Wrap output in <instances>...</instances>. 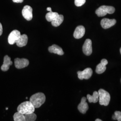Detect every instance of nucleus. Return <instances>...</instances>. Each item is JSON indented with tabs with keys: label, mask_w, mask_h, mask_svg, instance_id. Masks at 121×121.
Returning <instances> with one entry per match:
<instances>
[{
	"label": "nucleus",
	"mask_w": 121,
	"mask_h": 121,
	"mask_svg": "<svg viewBox=\"0 0 121 121\" xmlns=\"http://www.w3.org/2000/svg\"><path fill=\"white\" fill-rule=\"evenodd\" d=\"M45 95L43 93L38 92L30 97V101L35 108H39L45 102Z\"/></svg>",
	"instance_id": "f257e3e1"
},
{
	"label": "nucleus",
	"mask_w": 121,
	"mask_h": 121,
	"mask_svg": "<svg viewBox=\"0 0 121 121\" xmlns=\"http://www.w3.org/2000/svg\"><path fill=\"white\" fill-rule=\"evenodd\" d=\"M35 108L30 101H26L20 104L17 107V112L23 114L34 112Z\"/></svg>",
	"instance_id": "f03ea898"
},
{
	"label": "nucleus",
	"mask_w": 121,
	"mask_h": 121,
	"mask_svg": "<svg viewBox=\"0 0 121 121\" xmlns=\"http://www.w3.org/2000/svg\"><path fill=\"white\" fill-rule=\"evenodd\" d=\"M99 102L101 105H108L110 100V95L108 91L103 89H100L98 91Z\"/></svg>",
	"instance_id": "7ed1b4c3"
},
{
	"label": "nucleus",
	"mask_w": 121,
	"mask_h": 121,
	"mask_svg": "<svg viewBox=\"0 0 121 121\" xmlns=\"http://www.w3.org/2000/svg\"><path fill=\"white\" fill-rule=\"evenodd\" d=\"M115 8L111 6L102 5L95 10V13L99 17H103L107 13L112 14L115 12Z\"/></svg>",
	"instance_id": "20e7f679"
},
{
	"label": "nucleus",
	"mask_w": 121,
	"mask_h": 121,
	"mask_svg": "<svg viewBox=\"0 0 121 121\" xmlns=\"http://www.w3.org/2000/svg\"><path fill=\"white\" fill-rule=\"evenodd\" d=\"M93 73L92 69L90 68H87L83 71H78L77 72L78 78L80 80L83 79H88L91 78Z\"/></svg>",
	"instance_id": "39448f33"
},
{
	"label": "nucleus",
	"mask_w": 121,
	"mask_h": 121,
	"mask_svg": "<svg viewBox=\"0 0 121 121\" xmlns=\"http://www.w3.org/2000/svg\"><path fill=\"white\" fill-rule=\"evenodd\" d=\"M82 51L86 56H90L92 52V42L90 39H86L82 46Z\"/></svg>",
	"instance_id": "423d86ee"
},
{
	"label": "nucleus",
	"mask_w": 121,
	"mask_h": 121,
	"mask_svg": "<svg viewBox=\"0 0 121 121\" xmlns=\"http://www.w3.org/2000/svg\"><path fill=\"white\" fill-rule=\"evenodd\" d=\"M32 8L29 5H25L22 10L23 17L27 21H30L33 17Z\"/></svg>",
	"instance_id": "0eeeda50"
},
{
	"label": "nucleus",
	"mask_w": 121,
	"mask_h": 121,
	"mask_svg": "<svg viewBox=\"0 0 121 121\" xmlns=\"http://www.w3.org/2000/svg\"><path fill=\"white\" fill-rule=\"evenodd\" d=\"M29 64V61L25 58L20 59L19 58H15L14 60L15 66L16 68L20 69L27 67Z\"/></svg>",
	"instance_id": "6e6552de"
},
{
	"label": "nucleus",
	"mask_w": 121,
	"mask_h": 121,
	"mask_svg": "<svg viewBox=\"0 0 121 121\" xmlns=\"http://www.w3.org/2000/svg\"><path fill=\"white\" fill-rule=\"evenodd\" d=\"M21 33L19 31L17 30H13L9 35L8 40L9 44H13L16 43L17 39L21 35Z\"/></svg>",
	"instance_id": "1a4fd4ad"
},
{
	"label": "nucleus",
	"mask_w": 121,
	"mask_h": 121,
	"mask_svg": "<svg viewBox=\"0 0 121 121\" xmlns=\"http://www.w3.org/2000/svg\"><path fill=\"white\" fill-rule=\"evenodd\" d=\"M116 23V20L114 19H110L108 18H103L100 22L101 26L104 29H108L114 26Z\"/></svg>",
	"instance_id": "9d476101"
},
{
	"label": "nucleus",
	"mask_w": 121,
	"mask_h": 121,
	"mask_svg": "<svg viewBox=\"0 0 121 121\" xmlns=\"http://www.w3.org/2000/svg\"><path fill=\"white\" fill-rule=\"evenodd\" d=\"M85 33V29L83 26H78L76 28L73 33V37L75 39H79L82 38Z\"/></svg>",
	"instance_id": "9b49d317"
},
{
	"label": "nucleus",
	"mask_w": 121,
	"mask_h": 121,
	"mask_svg": "<svg viewBox=\"0 0 121 121\" xmlns=\"http://www.w3.org/2000/svg\"><path fill=\"white\" fill-rule=\"evenodd\" d=\"M108 60L105 59H103L101 60L100 63L96 66L95 72L96 73L98 74L104 73L106 69V65L108 64Z\"/></svg>",
	"instance_id": "f8f14e48"
},
{
	"label": "nucleus",
	"mask_w": 121,
	"mask_h": 121,
	"mask_svg": "<svg viewBox=\"0 0 121 121\" xmlns=\"http://www.w3.org/2000/svg\"><path fill=\"white\" fill-rule=\"evenodd\" d=\"M86 98L83 97L80 103L78 105V110L80 112L83 114L86 113L87 110L88 109V105L86 102Z\"/></svg>",
	"instance_id": "ddd939ff"
},
{
	"label": "nucleus",
	"mask_w": 121,
	"mask_h": 121,
	"mask_svg": "<svg viewBox=\"0 0 121 121\" xmlns=\"http://www.w3.org/2000/svg\"><path fill=\"white\" fill-rule=\"evenodd\" d=\"M12 64L13 62L11 60L10 57L5 55L4 58V62L1 67V69L3 71H6L9 69L10 65H11Z\"/></svg>",
	"instance_id": "4468645a"
},
{
	"label": "nucleus",
	"mask_w": 121,
	"mask_h": 121,
	"mask_svg": "<svg viewBox=\"0 0 121 121\" xmlns=\"http://www.w3.org/2000/svg\"><path fill=\"white\" fill-rule=\"evenodd\" d=\"M48 51L51 53L57 54L59 55H63L64 53L62 49L56 44H53L48 48Z\"/></svg>",
	"instance_id": "2eb2a0df"
},
{
	"label": "nucleus",
	"mask_w": 121,
	"mask_h": 121,
	"mask_svg": "<svg viewBox=\"0 0 121 121\" xmlns=\"http://www.w3.org/2000/svg\"><path fill=\"white\" fill-rule=\"evenodd\" d=\"M28 42V37L26 34L21 35L19 38L16 42L18 47H22L26 46Z\"/></svg>",
	"instance_id": "dca6fc26"
},
{
	"label": "nucleus",
	"mask_w": 121,
	"mask_h": 121,
	"mask_svg": "<svg viewBox=\"0 0 121 121\" xmlns=\"http://www.w3.org/2000/svg\"><path fill=\"white\" fill-rule=\"evenodd\" d=\"M86 99H88L89 103H95L98 101L99 100V93L98 91H95L93 92V95L87 94L86 96Z\"/></svg>",
	"instance_id": "f3484780"
},
{
	"label": "nucleus",
	"mask_w": 121,
	"mask_h": 121,
	"mask_svg": "<svg viewBox=\"0 0 121 121\" xmlns=\"http://www.w3.org/2000/svg\"><path fill=\"white\" fill-rule=\"evenodd\" d=\"M59 14L57 12H49L46 14V19L48 22H51L55 20L59 16Z\"/></svg>",
	"instance_id": "a211bd4d"
},
{
	"label": "nucleus",
	"mask_w": 121,
	"mask_h": 121,
	"mask_svg": "<svg viewBox=\"0 0 121 121\" xmlns=\"http://www.w3.org/2000/svg\"><path fill=\"white\" fill-rule=\"evenodd\" d=\"M64 20V16L61 15L59 14V16L56 18L51 22L52 25L55 27H57L60 26Z\"/></svg>",
	"instance_id": "6ab92c4d"
},
{
	"label": "nucleus",
	"mask_w": 121,
	"mask_h": 121,
	"mask_svg": "<svg viewBox=\"0 0 121 121\" xmlns=\"http://www.w3.org/2000/svg\"><path fill=\"white\" fill-rule=\"evenodd\" d=\"M13 117L14 121H25L24 114L19 112H15Z\"/></svg>",
	"instance_id": "aec40b11"
},
{
	"label": "nucleus",
	"mask_w": 121,
	"mask_h": 121,
	"mask_svg": "<svg viewBox=\"0 0 121 121\" xmlns=\"http://www.w3.org/2000/svg\"><path fill=\"white\" fill-rule=\"evenodd\" d=\"M25 121H35L36 119V115L34 112L24 114Z\"/></svg>",
	"instance_id": "412c9836"
},
{
	"label": "nucleus",
	"mask_w": 121,
	"mask_h": 121,
	"mask_svg": "<svg viewBox=\"0 0 121 121\" xmlns=\"http://www.w3.org/2000/svg\"><path fill=\"white\" fill-rule=\"evenodd\" d=\"M113 120H117L118 121H121V112L120 111H115L114 115L112 117Z\"/></svg>",
	"instance_id": "4be33fe9"
},
{
	"label": "nucleus",
	"mask_w": 121,
	"mask_h": 121,
	"mask_svg": "<svg viewBox=\"0 0 121 121\" xmlns=\"http://www.w3.org/2000/svg\"><path fill=\"white\" fill-rule=\"evenodd\" d=\"M86 0H74V4L76 6H81L85 4Z\"/></svg>",
	"instance_id": "5701e85b"
},
{
	"label": "nucleus",
	"mask_w": 121,
	"mask_h": 121,
	"mask_svg": "<svg viewBox=\"0 0 121 121\" xmlns=\"http://www.w3.org/2000/svg\"><path fill=\"white\" fill-rule=\"evenodd\" d=\"M3 32V28H2V26L1 23L0 22V36L2 35Z\"/></svg>",
	"instance_id": "b1692460"
},
{
	"label": "nucleus",
	"mask_w": 121,
	"mask_h": 121,
	"mask_svg": "<svg viewBox=\"0 0 121 121\" xmlns=\"http://www.w3.org/2000/svg\"><path fill=\"white\" fill-rule=\"evenodd\" d=\"M13 1L14 3H22L23 0H13Z\"/></svg>",
	"instance_id": "393cba45"
},
{
	"label": "nucleus",
	"mask_w": 121,
	"mask_h": 121,
	"mask_svg": "<svg viewBox=\"0 0 121 121\" xmlns=\"http://www.w3.org/2000/svg\"><path fill=\"white\" fill-rule=\"evenodd\" d=\"M47 10L48 11H49V12L52 11V9H51V7H48V8H47Z\"/></svg>",
	"instance_id": "a878e982"
},
{
	"label": "nucleus",
	"mask_w": 121,
	"mask_h": 121,
	"mask_svg": "<svg viewBox=\"0 0 121 121\" xmlns=\"http://www.w3.org/2000/svg\"><path fill=\"white\" fill-rule=\"evenodd\" d=\"M95 121H102L101 120H100V119H95Z\"/></svg>",
	"instance_id": "bb28decb"
},
{
	"label": "nucleus",
	"mask_w": 121,
	"mask_h": 121,
	"mask_svg": "<svg viewBox=\"0 0 121 121\" xmlns=\"http://www.w3.org/2000/svg\"><path fill=\"white\" fill-rule=\"evenodd\" d=\"M8 107H6V110H8Z\"/></svg>",
	"instance_id": "cd10ccee"
},
{
	"label": "nucleus",
	"mask_w": 121,
	"mask_h": 121,
	"mask_svg": "<svg viewBox=\"0 0 121 121\" xmlns=\"http://www.w3.org/2000/svg\"><path fill=\"white\" fill-rule=\"evenodd\" d=\"M120 53H121V48H120Z\"/></svg>",
	"instance_id": "c85d7f7f"
},
{
	"label": "nucleus",
	"mask_w": 121,
	"mask_h": 121,
	"mask_svg": "<svg viewBox=\"0 0 121 121\" xmlns=\"http://www.w3.org/2000/svg\"></svg>",
	"instance_id": "c756f323"
}]
</instances>
